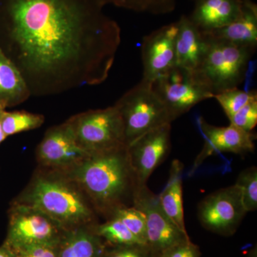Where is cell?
Listing matches in <instances>:
<instances>
[{
	"label": "cell",
	"instance_id": "6da1fadb",
	"mask_svg": "<svg viewBox=\"0 0 257 257\" xmlns=\"http://www.w3.org/2000/svg\"><path fill=\"white\" fill-rule=\"evenodd\" d=\"M96 0H0V47L31 96L98 85L109 77L121 29Z\"/></svg>",
	"mask_w": 257,
	"mask_h": 257
},
{
	"label": "cell",
	"instance_id": "7a4b0ae2",
	"mask_svg": "<svg viewBox=\"0 0 257 257\" xmlns=\"http://www.w3.org/2000/svg\"><path fill=\"white\" fill-rule=\"evenodd\" d=\"M60 172L77 184L96 213L107 219L119 208L133 206L137 184L126 146L92 154Z\"/></svg>",
	"mask_w": 257,
	"mask_h": 257
},
{
	"label": "cell",
	"instance_id": "3957f363",
	"mask_svg": "<svg viewBox=\"0 0 257 257\" xmlns=\"http://www.w3.org/2000/svg\"><path fill=\"white\" fill-rule=\"evenodd\" d=\"M14 202L43 211L69 231L89 226L96 219L87 196L75 182L57 171L37 173Z\"/></svg>",
	"mask_w": 257,
	"mask_h": 257
},
{
	"label": "cell",
	"instance_id": "277c9868",
	"mask_svg": "<svg viewBox=\"0 0 257 257\" xmlns=\"http://www.w3.org/2000/svg\"><path fill=\"white\" fill-rule=\"evenodd\" d=\"M205 37L207 50L194 75L214 96L237 88L244 80L256 48Z\"/></svg>",
	"mask_w": 257,
	"mask_h": 257
},
{
	"label": "cell",
	"instance_id": "5b68a950",
	"mask_svg": "<svg viewBox=\"0 0 257 257\" xmlns=\"http://www.w3.org/2000/svg\"><path fill=\"white\" fill-rule=\"evenodd\" d=\"M114 106L124 124L126 147L154 128L174 121L152 84L142 80L125 92Z\"/></svg>",
	"mask_w": 257,
	"mask_h": 257
},
{
	"label": "cell",
	"instance_id": "8992f818",
	"mask_svg": "<svg viewBox=\"0 0 257 257\" xmlns=\"http://www.w3.org/2000/svg\"><path fill=\"white\" fill-rule=\"evenodd\" d=\"M68 121L79 146L89 155L126 146L124 124L114 105L84 111Z\"/></svg>",
	"mask_w": 257,
	"mask_h": 257
},
{
	"label": "cell",
	"instance_id": "52a82bcc",
	"mask_svg": "<svg viewBox=\"0 0 257 257\" xmlns=\"http://www.w3.org/2000/svg\"><path fill=\"white\" fill-rule=\"evenodd\" d=\"M8 215L5 246L60 243L69 231L58 221L31 206L13 202Z\"/></svg>",
	"mask_w": 257,
	"mask_h": 257
},
{
	"label": "cell",
	"instance_id": "ba28073f",
	"mask_svg": "<svg viewBox=\"0 0 257 257\" xmlns=\"http://www.w3.org/2000/svg\"><path fill=\"white\" fill-rule=\"evenodd\" d=\"M174 121L199 103L214 98L194 73L175 67L152 83Z\"/></svg>",
	"mask_w": 257,
	"mask_h": 257
},
{
	"label": "cell",
	"instance_id": "9c48e42d",
	"mask_svg": "<svg viewBox=\"0 0 257 257\" xmlns=\"http://www.w3.org/2000/svg\"><path fill=\"white\" fill-rule=\"evenodd\" d=\"M246 213L241 191L236 184L207 196L197 208L201 224L209 231L225 236L234 234Z\"/></svg>",
	"mask_w": 257,
	"mask_h": 257
},
{
	"label": "cell",
	"instance_id": "30bf717a",
	"mask_svg": "<svg viewBox=\"0 0 257 257\" xmlns=\"http://www.w3.org/2000/svg\"><path fill=\"white\" fill-rule=\"evenodd\" d=\"M133 207L143 213L146 221L147 246L161 253L167 248L189 240L188 234L182 232L162 209L158 195L147 185L135 193Z\"/></svg>",
	"mask_w": 257,
	"mask_h": 257
},
{
	"label": "cell",
	"instance_id": "8fae6325",
	"mask_svg": "<svg viewBox=\"0 0 257 257\" xmlns=\"http://www.w3.org/2000/svg\"><path fill=\"white\" fill-rule=\"evenodd\" d=\"M89 155L79 146L68 120L47 130L36 151L40 165L57 172L71 170Z\"/></svg>",
	"mask_w": 257,
	"mask_h": 257
},
{
	"label": "cell",
	"instance_id": "7c38bea8",
	"mask_svg": "<svg viewBox=\"0 0 257 257\" xmlns=\"http://www.w3.org/2000/svg\"><path fill=\"white\" fill-rule=\"evenodd\" d=\"M171 149V124L148 132L127 147L128 160L135 176L137 190L165 161Z\"/></svg>",
	"mask_w": 257,
	"mask_h": 257
},
{
	"label": "cell",
	"instance_id": "4fadbf2b",
	"mask_svg": "<svg viewBox=\"0 0 257 257\" xmlns=\"http://www.w3.org/2000/svg\"><path fill=\"white\" fill-rule=\"evenodd\" d=\"M178 23H171L144 37L142 45L143 77L152 84L176 67L175 42Z\"/></svg>",
	"mask_w": 257,
	"mask_h": 257
},
{
	"label": "cell",
	"instance_id": "5bb4252c",
	"mask_svg": "<svg viewBox=\"0 0 257 257\" xmlns=\"http://www.w3.org/2000/svg\"><path fill=\"white\" fill-rule=\"evenodd\" d=\"M197 122L204 139V145L194 160L190 175L200 167L206 159L215 153L230 152L244 155L254 150L256 136L252 132H246L231 124L224 127L213 126L208 124L202 117L199 118Z\"/></svg>",
	"mask_w": 257,
	"mask_h": 257
},
{
	"label": "cell",
	"instance_id": "9a60e30c",
	"mask_svg": "<svg viewBox=\"0 0 257 257\" xmlns=\"http://www.w3.org/2000/svg\"><path fill=\"white\" fill-rule=\"evenodd\" d=\"M176 37V67L194 73L202 62L207 47V39L191 21L189 17H181Z\"/></svg>",
	"mask_w": 257,
	"mask_h": 257
},
{
	"label": "cell",
	"instance_id": "2e32d148",
	"mask_svg": "<svg viewBox=\"0 0 257 257\" xmlns=\"http://www.w3.org/2000/svg\"><path fill=\"white\" fill-rule=\"evenodd\" d=\"M191 21L203 32L223 28L239 18L243 0H196Z\"/></svg>",
	"mask_w": 257,
	"mask_h": 257
},
{
	"label": "cell",
	"instance_id": "e0dca14e",
	"mask_svg": "<svg viewBox=\"0 0 257 257\" xmlns=\"http://www.w3.org/2000/svg\"><path fill=\"white\" fill-rule=\"evenodd\" d=\"M243 2L242 13L236 20L223 28L202 33L214 40L256 48L257 5L251 0Z\"/></svg>",
	"mask_w": 257,
	"mask_h": 257
},
{
	"label": "cell",
	"instance_id": "ac0fdd59",
	"mask_svg": "<svg viewBox=\"0 0 257 257\" xmlns=\"http://www.w3.org/2000/svg\"><path fill=\"white\" fill-rule=\"evenodd\" d=\"M183 171L184 165L181 161H172L168 181L158 198L161 207L171 220L182 232L187 234L183 208Z\"/></svg>",
	"mask_w": 257,
	"mask_h": 257
},
{
	"label": "cell",
	"instance_id": "d6986e66",
	"mask_svg": "<svg viewBox=\"0 0 257 257\" xmlns=\"http://www.w3.org/2000/svg\"><path fill=\"white\" fill-rule=\"evenodd\" d=\"M31 93L16 66L0 49V105H18L28 100Z\"/></svg>",
	"mask_w": 257,
	"mask_h": 257
},
{
	"label": "cell",
	"instance_id": "ffe728a7",
	"mask_svg": "<svg viewBox=\"0 0 257 257\" xmlns=\"http://www.w3.org/2000/svg\"><path fill=\"white\" fill-rule=\"evenodd\" d=\"M104 252L94 228L84 226L68 231L61 243L59 257H102Z\"/></svg>",
	"mask_w": 257,
	"mask_h": 257
},
{
	"label": "cell",
	"instance_id": "44dd1931",
	"mask_svg": "<svg viewBox=\"0 0 257 257\" xmlns=\"http://www.w3.org/2000/svg\"><path fill=\"white\" fill-rule=\"evenodd\" d=\"M45 120L43 115L26 111H5L0 118L2 127L7 137L40 127Z\"/></svg>",
	"mask_w": 257,
	"mask_h": 257
},
{
	"label": "cell",
	"instance_id": "7402d4cb",
	"mask_svg": "<svg viewBox=\"0 0 257 257\" xmlns=\"http://www.w3.org/2000/svg\"><path fill=\"white\" fill-rule=\"evenodd\" d=\"M97 236L114 246L144 244L118 218L112 216L102 224L94 226Z\"/></svg>",
	"mask_w": 257,
	"mask_h": 257
},
{
	"label": "cell",
	"instance_id": "603a6c76",
	"mask_svg": "<svg viewBox=\"0 0 257 257\" xmlns=\"http://www.w3.org/2000/svg\"><path fill=\"white\" fill-rule=\"evenodd\" d=\"M104 7L114 5L117 8L137 13L160 15L168 14L175 9L176 0H96Z\"/></svg>",
	"mask_w": 257,
	"mask_h": 257
},
{
	"label": "cell",
	"instance_id": "cb8c5ba5",
	"mask_svg": "<svg viewBox=\"0 0 257 257\" xmlns=\"http://www.w3.org/2000/svg\"><path fill=\"white\" fill-rule=\"evenodd\" d=\"M236 186L241 193L243 207L246 211H254L257 209V168L248 167L241 171L236 179Z\"/></svg>",
	"mask_w": 257,
	"mask_h": 257
},
{
	"label": "cell",
	"instance_id": "d4e9b609",
	"mask_svg": "<svg viewBox=\"0 0 257 257\" xmlns=\"http://www.w3.org/2000/svg\"><path fill=\"white\" fill-rule=\"evenodd\" d=\"M221 106L228 119L252 99L257 98L256 91L245 92L237 88L229 89L214 96Z\"/></svg>",
	"mask_w": 257,
	"mask_h": 257
},
{
	"label": "cell",
	"instance_id": "484cf974",
	"mask_svg": "<svg viewBox=\"0 0 257 257\" xmlns=\"http://www.w3.org/2000/svg\"><path fill=\"white\" fill-rule=\"evenodd\" d=\"M112 216L118 218L144 244L147 245L146 221L142 211L130 206L119 208Z\"/></svg>",
	"mask_w": 257,
	"mask_h": 257
},
{
	"label": "cell",
	"instance_id": "4316f807",
	"mask_svg": "<svg viewBox=\"0 0 257 257\" xmlns=\"http://www.w3.org/2000/svg\"><path fill=\"white\" fill-rule=\"evenodd\" d=\"M60 243H36L19 246H3L10 257H59Z\"/></svg>",
	"mask_w": 257,
	"mask_h": 257
},
{
	"label": "cell",
	"instance_id": "83f0119b",
	"mask_svg": "<svg viewBox=\"0 0 257 257\" xmlns=\"http://www.w3.org/2000/svg\"><path fill=\"white\" fill-rule=\"evenodd\" d=\"M229 119L230 124L246 132H252L257 124V98L248 102Z\"/></svg>",
	"mask_w": 257,
	"mask_h": 257
},
{
	"label": "cell",
	"instance_id": "f1b7e54d",
	"mask_svg": "<svg viewBox=\"0 0 257 257\" xmlns=\"http://www.w3.org/2000/svg\"><path fill=\"white\" fill-rule=\"evenodd\" d=\"M116 247L106 252L102 257H160L147 245L135 244L115 246Z\"/></svg>",
	"mask_w": 257,
	"mask_h": 257
},
{
	"label": "cell",
	"instance_id": "f546056e",
	"mask_svg": "<svg viewBox=\"0 0 257 257\" xmlns=\"http://www.w3.org/2000/svg\"><path fill=\"white\" fill-rule=\"evenodd\" d=\"M199 246L190 239L185 240L167 248L161 253L160 257H200Z\"/></svg>",
	"mask_w": 257,
	"mask_h": 257
},
{
	"label": "cell",
	"instance_id": "4dcf8cb0",
	"mask_svg": "<svg viewBox=\"0 0 257 257\" xmlns=\"http://www.w3.org/2000/svg\"><path fill=\"white\" fill-rule=\"evenodd\" d=\"M7 138H8V137H7L4 131H3V128L2 127L1 121H0V145L5 141V139Z\"/></svg>",
	"mask_w": 257,
	"mask_h": 257
},
{
	"label": "cell",
	"instance_id": "1f68e13d",
	"mask_svg": "<svg viewBox=\"0 0 257 257\" xmlns=\"http://www.w3.org/2000/svg\"><path fill=\"white\" fill-rule=\"evenodd\" d=\"M0 257H10L9 253L3 246L0 247Z\"/></svg>",
	"mask_w": 257,
	"mask_h": 257
},
{
	"label": "cell",
	"instance_id": "d6a6232c",
	"mask_svg": "<svg viewBox=\"0 0 257 257\" xmlns=\"http://www.w3.org/2000/svg\"><path fill=\"white\" fill-rule=\"evenodd\" d=\"M5 108L4 106L0 105V118H1L2 115H3V112H4Z\"/></svg>",
	"mask_w": 257,
	"mask_h": 257
},
{
	"label": "cell",
	"instance_id": "836d02e7",
	"mask_svg": "<svg viewBox=\"0 0 257 257\" xmlns=\"http://www.w3.org/2000/svg\"><path fill=\"white\" fill-rule=\"evenodd\" d=\"M194 1H196V0H194Z\"/></svg>",
	"mask_w": 257,
	"mask_h": 257
}]
</instances>
